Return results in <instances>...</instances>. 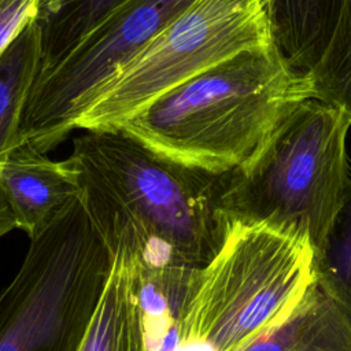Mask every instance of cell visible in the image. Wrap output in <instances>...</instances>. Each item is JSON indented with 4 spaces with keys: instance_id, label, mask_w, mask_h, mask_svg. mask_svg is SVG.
I'll use <instances>...</instances> for the list:
<instances>
[{
    "instance_id": "14",
    "label": "cell",
    "mask_w": 351,
    "mask_h": 351,
    "mask_svg": "<svg viewBox=\"0 0 351 351\" xmlns=\"http://www.w3.org/2000/svg\"><path fill=\"white\" fill-rule=\"evenodd\" d=\"M315 281L351 333V178L326 232L314 248Z\"/></svg>"
},
{
    "instance_id": "1",
    "label": "cell",
    "mask_w": 351,
    "mask_h": 351,
    "mask_svg": "<svg viewBox=\"0 0 351 351\" xmlns=\"http://www.w3.org/2000/svg\"><path fill=\"white\" fill-rule=\"evenodd\" d=\"M81 197L110 252L143 269H203L222 248L232 170L211 173L151 151L122 130H85L67 158Z\"/></svg>"
},
{
    "instance_id": "10",
    "label": "cell",
    "mask_w": 351,
    "mask_h": 351,
    "mask_svg": "<svg viewBox=\"0 0 351 351\" xmlns=\"http://www.w3.org/2000/svg\"><path fill=\"white\" fill-rule=\"evenodd\" d=\"M271 36L288 63L308 73L324 52L344 0H266Z\"/></svg>"
},
{
    "instance_id": "16",
    "label": "cell",
    "mask_w": 351,
    "mask_h": 351,
    "mask_svg": "<svg viewBox=\"0 0 351 351\" xmlns=\"http://www.w3.org/2000/svg\"><path fill=\"white\" fill-rule=\"evenodd\" d=\"M41 0H0V53L36 19Z\"/></svg>"
},
{
    "instance_id": "5",
    "label": "cell",
    "mask_w": 351,
    "mask_h": 351,
    "mask_svg": "<svg viewBox=\"0 0 351 351\" xmlns=\"http://www.w3.org/2000/svg\"><path fill=\"white\" fill-rule=\"evenodd\" d=\"M350 126L341 111L315 99L298 104L255 154L232 170L223 196L230 222L295 225L315 248L350 180Z\"/></svg>"
},
{
    "instance_id": "8",
    "label": "cell",
    "mask_w": 351,
    "mask_h": 351,
    "mask_svg": "<svg viewBox=\"0 0 351 351\" xmlns=\"http://www.w3.org/2000/svg\"><path fill=\"white\" fill-rule=\"evenodd\" d=\"M0 186L18 229L26 232L29 239L81 193L80 176L71 162L52 160L30 143H21L4 155Z\"/></svg>"
},
{
    "instance_id": "9",
    "label": "cell",
    "mask_w": 351,
    "mask_h": 351,
    "mask_svg": "<svg viewBox=\"0 0 351 351\" xmlns=\"http://www.w3.org/2000/svg\"><path fill=\"white\" fill-rule=\"evenodd\" d=\"M112 266L78 351H149L137 259L114 252Z\"/></svg>"
},
{
    "instance_id": "18",
    "label": "cell",
    "mask_w": 351,
    "mask_h": 351,
    "mask_svg": "<svg viewBox=\"0 0 351 351\" xmlns=\"http://www.w3.org/2000/svg\"><path fill=\"white\" fill-rule=\"evenodd\" d=\"M0 165H1V159H0Z\"/></svg>"
},
{
    "instance_id": "6",
    "label": "cell",
    "mask_w": 351,
    "mask_h": 351,
    "mask_svg": "<svg viewBox=\"0 0 351 351\" xmlns=\"http://www.w3.org/2000/svg\"><path fill=\"white\" fill-rule=\"evenodd\" d=\"M273 43L266 0H193L101 89L75 129L117 130L196 74Z\"/></svg>"
},
{
    "instance_id": "13",
    "label": "cell",
    "mask_w": 351,
    "mask_h": 351,
    "mask_svg": "<svg viewBox=\"0 0 351 351\" xmlns=\"http://www.w3.org/2000/svg\"><path fill=\"white\" fill-rule=\"evenodd\" d=\"M128 0H41L40 74L59 63L86 34ZM37 75V77H38Z\"/></svg>"
},
{
    "instance_id": "15",
    "label": "cell",
    "mask_w": 351,
    "mask_h": 351,
    "mask_svg": "<svg viewBox=\"0 0 351 351\" xmlns=\"http://www.w3.org/2000/svg\"><path fill=\"white\" fill-rule=\"evenodd\" d=\"M307 75L313 99L341 111L351 123V0H344L332 36Z\"/></svg>"
},
{
    "instance_id": "2",
    "label": "cell",
    "mask_w": 351,
    "mask_h": 351,
    "mask_svg": "<svg viewBox=\"0 0 351 351\" xmlns=\"http://www.w3.org/2000/svg\"><path fill=\"white\" fill-rule=\"evenodd\" d=\"M307 99H313L308 75L293 69L273 43L196 74L117 130L184 166L226 173L247 162Z\"/></svg>"
},
{
    "instance_id": "7",
    "label": "cell",
    "mask_w": 351,
    "mask_h": 351,
    "mask_svg": "<svg viewBox=\"0 0 351 351\" xmlns=\"http://www.w3.org/2000/svg\"><path fill=\"white\" fill-rule=\"evenodd\" d=\"M193 0H128L59 63L40 74L29 95L21 143L47 154L59 145L101 89Z\"/></svg>"
},
{
    "instance_id": "17",
    "label": "cell",
    "mask_w": 351,
    "mask_h": 351,
    "mask_svg": "<svg viewBox=\"0 0 351 351\" xmlns=\"http://www.w3.org/2000/svg\"><path fill=\"white\" fill-rule=\"evenodd\" d=\"M18 229L15 215L12 213V208L0 186V237L10 233L11 230Z\"/></svg>"
},
{
    "instance_id": "11",
    "label": "cell",
    "mask_w": 351,
    "mask_h": 351,
    "mask_svg": "<svg viewBox=\"0 0 351 351\" xmlns=\"http://www.w3.org/2000/svg\"><path fill=\"white\" fill-rule=\"evenodd\" d=\"M244 351H351V333L315 281L284 322Z\"/></svg>"
},
{
    "instance_id": "4",
    "label": "cell",
    "mask_w": 351,
    "mask_h": 351,
    "mask_svg": "<svg viewBox=\"0 0 351 351\" xmlns=\"http://www.w3.org/2000/svg\"><path fill=\"white\" fill-rule=\"evenodd\" d=\"M111 266L80 193L30 237L0 292V351H78Z\"/></svg>"
},
{
    "instance_id": "3",
    "label": "cell",
    "mask_w": 351,
    "mask_h": 351,
    "mask_svg": "<svg viewBox=\"0 0 351 351\" xmlns=\"http://www.w3.org/2000/svg\"><path fill=\"white\" fill-rule=\"evenodd\" d=\"M314 282L304 230L233 221L215 258L192 273L174 351H244L284 322Z\"/></svg>"
},
{
    "instance_id": "12",
    "label": "cell",
    "mask_w": 351,
    "mask_h": 351,
    "mask_svg": "<svg viewBox=\"0 0 351 351\" xmlns=\"http://www.w3.org/2000/svg\"><path fill=\"white\" fill-rule=\"evenodd\" d=\"M40 63V30L34 19L0 53V159L21 144L23 112Z\"/></svg>"
}]
</instances>
